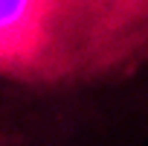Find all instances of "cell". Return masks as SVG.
<instances>
[{"mask_svg": "<svg viewBox=\"0 0 148 146\" xmlns=\"http://www.w3.org/2000/svg\"><path fill=\"white\" fill-rule=\"evenodd\" d=\"M142 0H0V146L61 134V117L125 58Z\"/></svg>", "mask_w": 148, "mask_h": 146, "instance_id": "1", "label": "cell"}]
</instances>
